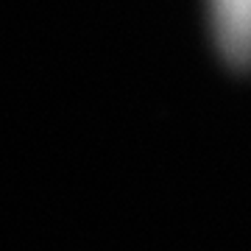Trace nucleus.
<instances>
[{
  "label": "nucleus",
  "mask_w": 251,
  "mask_h": 251,
  "mask_svg": "<svg viewBox=\"0 0 251 251\" xmlns=\"http://www.w3.org/2000/svg\"><path fill=\"white\" fill-rule=\"evenodd\" d=\"M209 17L221 53L232 64H251V0H209Z\"/></svg>",
  "instance_id": "f257e3e1"
}]
</instances>
